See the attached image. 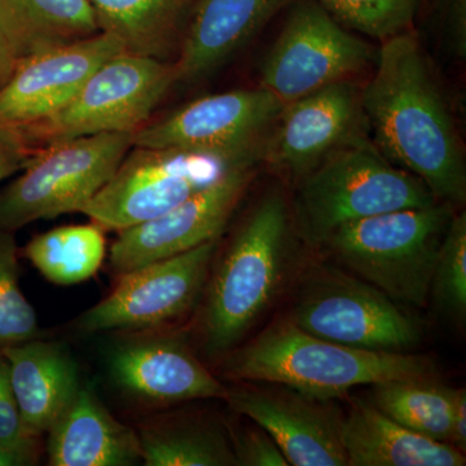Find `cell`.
I'll return each mask as SVG.
<instances>
[{"mask_svg":"<svg viewBox=\"0 0 466 466\" xmlns=\"http://www.w3.org/2000/svg\"><path fill=\"white\" fill-rule=\"evenodd\" d=\"M289 210L278 192L245 219L208 285L202 334L208 354L241 341L274 300L287 266Z\"/></svg>","mask_w":466,"mask_h":466,"instance_id":"3","label":"cell"},{"mask_svg":"<svg viewBox=\"0 0 466 466\" xmlns=\"http://www.w3.org/2000/svg\"><path fill=\"white\" fill-rule=\"evenodd\" d=\"M256 162L133 146L108 183L79 213L104 231L121 232L167 213L232 168Z\"/></svg>","mask_w":466,"mask_h":466,"instance_id":"8","label":"cell"},{"mask_svg":"<svg viewBox=\"0 0 466 466\" xmlns=\"http://www.w3.org/2000/svg\"><path fill=\"white\" fill-rule=\"evenodd\" d=\"M100 32L116 36L125 52L171 61L179 55L193 0H88Z\"/></svg>","mask_w":466,"mask_h":466,"instance_id":"22","label":"cell"},{"mask_svg":"<svg viewBox=\"0 0 466 466\" xmlns=\"http://www.w3.org/2000/svg\"><path fill=\"white\" fill-rule=\"evenodd\" d=\"M218 238L119 275L108 296L78 319L86 332L148 330L186 315L208 280Z\"/></svg>","mask_w":466,"mask_h":466,"instance_id":"12","label":"cell"},{"mask_svg":"<svg viewBox=\"0 0 466 466\" xmlns=\"http://www.w3.org/2000/svg\"><path fill=\"white\" fill-rule=\"evenodd\" d=\"M38 318L20 288L14 232L0 228V349L36 339Z\"/></svg>","mask_w":466,"mask_h":466,"instance_id":"27","label":"cell"},{"mask_svg":"<svg viewBox=\"0 0 466 466\" xmlns=\"http://www.w3.org/2000/svg\"><path fill=\"white\" fill-rule=\"evenodd\" d=\"M290 320L312 336L373 351L403 352L421 339L419 324L394 299L342 272L312 276Z\"/></svg>","mask_w":466,"mask_h":466,"instance_id":"9","label":"cell"},{"mask_svg":"<svg viewBox=\"0 0 466 466\" xmlns=\"http://www.w3.org/2000/svg\"><path fill=\"white\" fill-rule=\"evenodd\" d=\"M125 52L108 33L20 58L0 88V124L24 128L54 116L97 67Z\"/></svg>","mask_w":466,"mask_h":466,"instance_id":"15","label":"cell"},{"mask_svg":"<svg viewBox=\"0 0 466 466\" xmlns=\"http://www.w3.org/2000/svg\"><path fill=\"white\" fill-rule=\"evenodd\" d=\"M342 26L383 42L410 30L421 0H314Z\"/></svg>","mask_w":466,"mask_h":466,"instance_id":"28","label":"cell"},{"mask_svg":"<svg viewBox=\"0 0 466 466\" xmlns=\"http://www.w3.org/2000/svg\"><path fill=\"white\" fill-rule=\"evenodd\" d=\"M283 106V101L260 86L208 95L143 126L134 134V146L258 161Z\"/></svg>","mask_w":466,"mask_h":466,"instance_id":"10","label":"cell"},{"mask_svg":"<svg viewBox=\"0 0 466 466\" xmlns=\"http://www.w3.org/2000/svg\"><path fill=\"white\" fill-rule=\"evenodd\" d=\"M444 35L453 54L466 56V0H438Z\"/></svg>","mask_w":466,"mask_h":466,"instance_id":"33","label":"cell"},{"mask_svg":"<svg viewBox=\"0 0 466 466\" xmlns=\"http://www.w3.org/2000/svg\"><path fill=\"white\" fill-rule=\"evenodd\" d=\"M372 56L370 46L349 32L319 3L291 11L260 73V87L284 104L348 79Z\"/></svg>","mask_w":466,"mask_h":466,"instance_id":"11","label":"cell"},{"mask_svg":"<svg viewBox=\"0 0 466 466\" xmlns=\"http://www.w3.org/2000/svg\"><path fill=\"white\" fill-rule=\"evenodd\" d=\"M38 150L21 128L0 124V182L24 170Z\"/></svg>","mask_w":466,"mask_h":466,"instance_id":"32","label":"cell"},{"mask_svg":"<svg viewBox=\"0 0 466 466\" xmlns=\"http://www.w3.org/2000/svg\"><path fill=\"white\" fill-rule=\"evenodd\" d=\"M175 82L174 63L122 52L97 67L63 109L21 130L36 149L90 135L135 134Z\"/></svg>","mask_w":466,"mask_h":466,"instance_id":"7","label":"cell"},{"mask_svg":"<svg viewBox=\"0 0 466 466\" xmlns=\"http://www.w3.org/2000/svg\"><path fill=\"white\" fill-rule=\"evenodd\" d=\"M348 466H464L452 444L431 440L386 416L375 404L357 403L342 417Z\"/></svg>","mask_w":466,"mask_h":466,"instance_id":"21","label":"cell"},{"mask_svg":"<svg viewBox=\"0 0 466 466\" xmlns=\"http://www.w3.org/2000/svg\"><path fill=\"white\" fill-rule=\"evenodd\" d=\"M109 372L122 390L147 403L226 400L228 392L186 342L173 336L133 339L116 346L110 352Z\"/></svg>","mask_w":466,"mask_h":466,"instance_id":"17","label":"cell"},{"mask_svg":"<svg viewBox=\"0 0 466 466\" xmlns=\"http://www.w3.org/2000/svg\"><path fill=\"white\" fill-rule=\"evenodd\" d=\"M450 444L461 452L466 449V391L456 389L451 415Z\"/></svg>","mask_w":466,"mask_h":466,"instance_id":"34","label":"cell"},{"mask_svg":"<svg viewBox=\"0 0 466 466\" xmlns=\"http://www.w3.org/2000/svg\"><path fill=\"white\" fill-rule=\"evenodd\" d=\"M360 91L349 79L284 104L262 147V158L303 177L358 133Z\"/></svg>","mask_w":466,"mask_h":466,"instance_id":"16","label":"cell"},{"mask_svg":"<svg viewBox=\"0 0 466 466\" xmlns=\"http://www.w3.org/2000/svg\"><path fill=\"white\" fill-rule=\"evenodd\" d=\"M18 58L9 47L7 39L0 32V88L5 85L17 66Z\"/></svg>","mask_w":466,"mask_h":466,"instance_id":"35","label":"cell"},{"mask_svg":"<svg viewBox=\"0 0 466 466\" xmlns=\"http://www.w3.org/2000/svg\"><path fill=\"white\" fill-rule=\"evenodd\" d=\"M288 0H198L179 55L174 61L177 81L204 78L226 63L268 23Z\"/></svg>","mask_w":466,"mask_h":466,"instance_id":"18","label":"cell"},{"mask_svg":"<svg viewBox=\"0 0 466 466\" xmlns=\"http://www.w3.org/2000/svg\"><path fill=\"white\" fill-rule=\"evenodd\" d=\"M360 103L372 143L383 157L421 180L435 198L465 201L461 143L424 51L410 30L382 42Z\"/></svg>","mask_w":466,"mask_h":466,"instance_id":"1","label":"cell"},{"mask_svg":"<svg viewBox=\"0 0 466 466\" xmlns=\"http://www.w3.org/2000/svg\"><path fill=\"white\" fill-rule=\"evenodd\" d=\"M433 370L419 355L350 348L312 336L290 319L267 328L227 361V370L240 380L288 386L323 400L357 386L429 379Z\"/></svg>","mask_w":466,"mask_h":466,"instance_id":"2","label":"cell"},{"mask_svg":"<svg viewBox=\"0 0 466 466\" xmlns=\"http://www.w3.org/2000/svg\"><path fill=\"white\" fill-rule=\"evenodd\" d=\"M373 388V404L386 416L417 434L450 443L456 389L428 379L395 380Z\"/></svg>","mask_w":466,"mask_h":466,"instance_id":"26","label":"cell"},{"mask_svg":"<svg viewBox=\"0 0 466 466\" xmlns=\"http://www.w3.org/2000/svg\"><path fill=\"white\" fill-rule=\"evenodd\" d=\"M137 437L147 466L238 465L229 438L201 420H165L144 426Z\"/></svg>","mask_w":466,"mask_h":466,"instance_id":"24","label":"cell"},{"mask_svg":"<svg viewBox=\"0 0 466 466\" xmlns=\"http://www.w3.org/2000/svg\"><path fill=\"white\" fill-rule=\"evenodd\" d=\"M39 440L41 437L33 434L21 417L9 379L8 360L0 349V446L26 456L36 464Z\"/></svg>","mask_w":466,"mask_h":466,"instance_id":"30","label":"cell"},{"mask_svg":"<svg viewBox=\"0 0 466 466\" xmlns=\"http://www.w3.org/2000/svg\"><path fill=\"white\" fill-rule=\"evenodd\" d=\"M437 198L421 180L392 165L375 144L352 137L303 175L297 217L309 244H324L339 227L366 218L428 208Z\"/></svg>","mask_w":466,"mask_h":466,"instance_id":"4","label":"cell"},{"mask_svg":"<svg viewBox=\"0 0 466 466\" xmlns=\"http://www.w3.org/2000/svg\"><path fill=\"white\" fill-rule=\"evenodd\" d=\"M231 443L238 465L289 466V462L271 435L258 425L232 435Z\"/></svg>","mask_w":466,"mask_h":466,"instance_id":"31","label":"cell"},{"mask_svg":"<svg viewBox=\"0 0 466 466\" xmlns=\"http://www.w3.org/2000/svg\"><path fill=\"white\" fill-rule=\"evenodd\" d=\"M0 32L20 60L100 29L88 0H0Z\"/></svg>","mask_w":466,"mask_h":466,"instance_id":"23","label":"cell"},{"mask_svg":"<svg viewBox=\"0 0 466 466\" xmlns=\"http://www.w3.org/2000/svg\"><path fill=\"white\" fill-rule=\"evenodd\" d=\"M2 350L21 417L33 434L42 437L72 406L81 389L76 361L60 343L36 339Z\"/></svg>","mask_w":466,"mask_h":466,"instance_id":"19","label":"cell"},{"mask_svg":"<svg viewBox=\"0 0 466 466\" xmlns=\"http://www.w3.org/2000/svg\"><path fill=\"white\" fill-rule=\"evenodd\" d=\"M51 466H130L142 461L137 431L122 424L91 389L81 388L48 431Z\"/></svg>","mask_w":466,"mask_h":466,"instance_id":"20","label":"cell"},{"mask_svg":"<svg viewBox=\"0 0 466 466\" xmlns=\"http://www.w3.org/2000/svg\"><path fill=\"white\" fill-rule=\"evenodd\" d=\"M452 217L449 205L403 208L339 227L324 244L395 302L424 308Z\"/></svg>","mask_w":466,"mask_h":466,"instance_id":"5","label":"cell"},{"mask_svg":"<svg viewBox=\"0 0 466 466\" xmlns=\"http://www.w3.org/2000/svg\"><path fill=\"white\" fill-rule=\"evenodd\" d=\"M254 165L232 168L167 213L118 232L109 263L116 275L216 240L253 182Z\"/></svg>","mask_w":466,"mask_h":466,"instance_id":"13","label":"cell"},{"mask_svg":"<svg viewBox=\"0 0 466 466\" xmlns=\"http://www.w3.org/2000/svg\"><path fill=\"white\" fill-rule=\"evenodd\" d=\"M34 464L35 462L26 458V456L0 446V466H29Z\"/></svg>","mask_w":466,"mask_h":466,"instance_id":"36","label":"cell"},{"mask_svg":"<svg viewBox=\"0 0 466 466\" xmlns=\"http://www.w3.org/2000/svg\"><path fill=\"white\" fill-rule=\"evenodd\" d=\"M438 309L464 320L466 317V216H453L435 265L431 290Z\"/></svg>","mask_w":466,"mask_h":466,"instance_id":"29","label":"cell"},{"mask_svg":"<svg viewBox=\"0 0 466 466\" xmlns=\"http://www.w3.org/2000/svg\"><path fill=\"white\" fill-rule=\"evenodd\" d=\"M24 256L52 284L76 285L94 278L106 256L99 225L63 226L35 236Z\"/></svg>","mask_w":466,"mask_h":466,"instance_id":"25","label":"cell"},{"mask_svg":"<svg viewBox=\"0 0 466 466\" xmlns=\"http://www.w3.org/2000/svg\"><path fill=\"white\" fill-rule=\"evenodd\" d=\"M133 133L76 137L39 149L24 174L0 192V228L79 213L133 148Z\"/></svg>","mask_w":466,"mask_h":466,"instance_id":"6","label":"cell"},{"mask_svg":"<svg viewBox=\"0 0 466 466\" xmlns=\"http://www.w3.org/2000/svg\"><path fill=\"white\" fill-rule=\"evenodd\" d=\"M228 389L233 412L271 435L293 466H348L341 441L342 416L329 404L288 386Z\"/></svg>","mask_w":466,"mask_h":466,"instance_id":"14","label":"cell"}]
</instances>
